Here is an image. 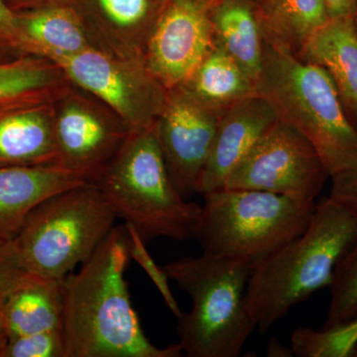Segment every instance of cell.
<instances>
[{"mask_svg": "<svg viewBox=\"0 0 357 357\" xmlns=\"http://www.w3.org/2000/svg\"><path fill=\"white\" fill-rule=\"evenodd\" d=\"M95 184L145 243L157 237L194 238L202 206L174 185L154 126L133 131Z\"/></svg>", "mask_w": 357, "mask_h": 357, "instance_id": "5", "label": "cell"}, {"mask_svg": "<svg viewBox=\"0 0 357 357\" xmlns=\"http://www.w3.org/2000/svg\"><path fill=\"white\" fill-rule=\"evenodd\" d=\"M76 0H6L7 6L10 7L14 13L33 10L41 7L73 6Z\"/></svg>", "mask_w": 357, "mask_h": 357, "instance_id": "30", "label": "cell"}, {"mask_svg": "<svg viewBox=\"0 0 357 357\" xmlns=\"http://www.w3.org/2000/svg\"><path fill=\"white\" fill-rule=\"evenodd\" d=\"M204 199L194 234L203 253L253 266L302 234L317 204L248 189H220Z\"/></svg>", "mask_w": 357, "mask_h": 357, "instance_id": "7", "label": "cell"}, {"mask_svg": "<svg viewBox=\"0 0 357 357\" xmlns=\"http://www.w3.org/2000/svg\"><path fill=\"white\" fill-rule=\"evenodd\" d=\"M86 183L57 165L0 167V236L13 239L42 202Z\"/></svg>", "mask_w": 357, "mask_h": 357, "instance_id": "16", "label": "cell"}, {"mask_svg": "<svg viewBox=\"0 0 357 357\" xmlns=\"http://www.w3.org/2000/svg\"><path fill=\"white\" fill-rule=\"evenodd\" d=\"M210 17L215 41L256 84L261 72L264 43L257 8L249 0H218Z\"/></svg>", "mask_w": 357, "mask_h": 357, "instance_id": "20", "label": "cell"}, {"mask_svg": "<svg viewBox=\"0 0 357 357\" xmlns=\"http://www.w3.org/2000/svg\"><path fill=\"white\" fill-rule=\"evenodd\" d=\"M356 241V215L330 197L317 202L304 231L252 268L246 306L256 328L267 333L292 307L330 287Z\"/></svg>", "mask_w": 357, "mask_h": 357, "instance_id": "2", "label": "cell"}, {"mask_svg": "<svg viewBox=\"0 0 357 357\" xmlns=\"http://www.w3.org/2000/svg\"><path fill=\"white\" fill-rule=\"evenodd\" d=\"M252 263L203 253L168 263L170 280L192 299L178 317V344L189 357H238L256 325L246 306Z\"/></svg>", "mask_w": 357, "mask_h": 357, "instance_id": "4", "label": "cell"}, {"mask_svg": "<svg viewBox=\"0 0 357 357\" xmlns=\"http://www.w3.org/2000/svg\"><path fill=\"white\" fill-rule=\"evenodd\" d=\"M57 166L95 183L132 131L105 103L70 82L54 102Z\"/></svg>", "mask_w": 357, "mask_h": 357, "instance_id": "9", "label": "cell"}, {"mask_svg": "<svg viewBox=\"0 0 357 357\" xmlns=\"http://www.w3.org/2000/svg\"><path fill=\"white\" fill-rule=\"evenodd\" d=\"M356 26H357V9H356Z\"/></svg>", "mask_w": 357, "mask_h": 357, "instance_id": "37", "label": "cell"}, {"mask_svg": "<svg viewBox=\"0 0 357 357\" xmlns=\"http://www.w3.org/2000/svg\"><path fill=\"white\" fill-rule=\"evenodd\" d=\"M215 44L210 10L169 0L148 41L144 64L164 88H176L194 74Z\"/></svg>", "mask_w": 357, "mask_h": 357, "instance_id": "12", "label": "cell"}, {"mask_svg": "<svg viewBox=\"0 0 357 357\" xmlns=\"http://www.w3.org/2000/svg\"><path fill=\"white\" fill-rule=\"evenodd\" d=\"M3 300L4 298H0V356H1V352L3 351L4 347L8 342V335H7L3 316Z\"/></svg>", "mask_w": 357, "mask_h": 357, "instance_id": "33", "label": "cell"}, {"mask_svg": "<svg viewBox=\"0 0 357 357\" xmlns=\"http://www.w3.org/2000/svg\"><path fill=\"white\" fill-rule=\"evenodd\" d=\"M16 20L27 56L56 61L86 51H102L74 6L20 11Z\"/></svg>", "mask_w": 357, "mask_h": 357, "instance_id": "17", "label": "cell"}, {"mask_svg": "<svg viewBox=\"0 0 357 357\" xmlns=\"http://www.w3.org/2000/svg\"><path fill=\"white\" fill-rule=\"evenodd\" d=\"M64 279L30 275L3 300V316L8 340L62 330Z\"/></svg>", "mask_w": 357, "mask_h": 357, "instance_id": "19", "label": "cell"}, {"mask_svg": "<svg viewBox=\"0 0 357 357\" xmlns=\"http://www.w3.org/2000/svg\"><path fill=\"white\" fill-rule=\"evenodd\" d=\"M300 58L330 75L347 114L357 121L356 16L330 18L307 41Z\"/></svg>", "mask_w": 357, "mask_h": 357, "instance_id": "18", "label": "cell"}, {"mask_svg": "<svg viewBox=\"0 0 357 357\" xmlns=\"http://www.w3.org/2000/svg\"><path fill=\"white\" fill-rule=\"evenodd\" d=\"M332 178L330 198L357 217V157L338 169Z\"/></svg>", "mask_w": 357, "mask_h": 357, "instance_id": "27", "label": "cell"}, {"mask_svg": "<svg viewBox=\"0 0 357 357\" xmlns=\"http://www.w3.org/2000/svg\"><path fill=\"white\" fill-rule=\"evenodd\" d=\"M7 102H8V100H7Z\"/></svg>", "mask_w": 357, "mask_h": 357, "instance_id": "38", "label": "cell"}, {"mask_svg": "<svg viewBox=\"0 0 357 357\" xmlns=\"http://www.w3.org/2000/svg\"><path fill=\"white\" fill-rule=\"evenodd\" d=\"M268 356L290 357L295 356L292 347H286L276 340H272L268 344Z\"/></svg>", "mask_w": 357, "mask_h": 357, "instance_id": "32", "label": "cell"}, {"mask_svg": "<svg viewBox=\"0 0 357 357\" xmlns=\"http://www.w3.org/2000/svg\"><path fill=\"white\" fill-rule=\"evenodd\" d=\"M0 357H65L62 330L10 338Z\"/></svg>", "mask_w": 357, "mask_h": 357, "instance_id": "25", "label": "cell"}, {"mask_svg": "<svg viewBox=\"0 0 357 357\" xmlns=\"http://www.w3.org/2000/svg\"><path fill=\"white\" fill-rule=\"evenodd\" d=\"M126 227L128 229L129 241H130V248H129L130 257L133 258L144 269V271L146 272L148 276L151 278L155 286L158 289L160 294L165 301L167 306L178 318L181 316L182 312H181L177 301L171 292L170 286H169L170 279L167 276L165 270L163 269V267H159L154 262L153 258L149 255L146 246H145L146 243L143 241L136 229L131 225H126Z\"/></svg>", "mask_w": 357, "mask_h": 357, "instance_id": "26", "label": "cell"}, {"mask_svg": "<svg viewBox=\"0 0 357 357\" xmlns=\"http://www.w3.org/2000/svg\"><path fill=\"white\" fill-rule=\"evenodd\" d=\"M178 86L220 114L258 93L255 82L217 41L194 74Z\"/></svg>", "mask_w": 357, "mask_h": 357, "instance_id": "21", "label": "cell"}, {"mask_svg": "<svg viewBox=\"0 0 357 357\" xmlns=\"http://www.w3.org/2000/svg\"><path fill=\"white\" fill-rule=\"evenodd\" d=\"M330 18L356 16L357 0H325Z\"/></svg>", "mask_w": 357, "mask_h": 357, "instance_id": "31", "label": "cell"}, {"mask_svg": "<svg viewBox=\"0 0 357 357\" xmlns=\"http://www.w3.org/2000/svg\"><path fill=\"white\" fill-rule=\"evenodd\" d=\"M116 218L100 187L86 183L38 204L13 237L14 248L28 273L63 280L96 252Z\"/></svg>", "mask_w": 357, "mask_h": 357, "instance_id": "6", "label": "cell"}, {"mask_svg": "<svg viewBox=\"0 0 357 357\" xmlns=\"http://www.w3.org/2000/svg\"><path fill=\"white\" fill-rule=\"evenodd\" d=\"M328 178L312 143L279 119L232 171L222 189L257 190L316 203Z\"/></svg>", "mask_w": 357, "mask_h": 357, "instance_id": "8", "label": "cell"}, {"mask_svg": "<svg viewBox=\"0 0 357 357\" xmlns=\"http://www.w3.org/2000/svg\"><path fill=\"white\" fill-rule=\"evenodd\" d=\"M126 225L114 227L77 273L64 279L65 357H178L180 344L150 342L124 278L130 259Z\"/></svg>", "mask_w": 357, "mask_h": 357, "instance_id": "1", "label": "cell"}, {"mask_svg": "<svg viewBox=\"0 0 357 357\" xmlns=\"http://www.w3.org/2000/svg\"><path fill=\"white\" fill-rule=\"evenodd\" d=\"M27 56L18 32L16 13L0 0V63L10 62Z\"/></svg>", "mask_w": 357, "mask_h": 357, "instance_id": "29", "label": "cell"}, {"mask_svg": "<svg viewBox=\"0 0 357 357\" xmlns=\"http://www.w3.org/2000/svg\"><path fill=\"white\" fill-rule=\"evenodd\" d=\"M2 239H8V238H6V237L0 236V241H2Z\"/></svg>", "mask_w": 357, "mask_h": 357, "instance_id": "36", "label": "cell"}, {"mask_svg": "<svg viewBox=\"0 0 357 357\" xmlns=\"http://www.w3.org/2000/svg\"><path fill=\"white\" fill-rule=\"evenodd\" d=\"M263 35L301 56L312 35L330 20L325 0H262Z\"/></svg>", "mask_w": 357, "mask_h": 357, "instance_id": "22", "label": "cell"}, {"mask_svg": "<svg viewBox=\"0 0 357 357\" xmlns=\"http://www.w3.org/2000/svg\"><path fill=\"white\" fill-rule=\"evenodd\" d=\"M331 302L323 328H340L357 319V241L335 268Z\"/></svg>", "mask_w": 357, "mask_h": 357, "instance_id": "24", "label": "cell"}, {"mask_svg": "<svg viewBox=\"0 0 357 357\" xmlns=\"http://www.w3.org/2000/svg\"><path fill=\"white\" fill-rule=\"evenodd\" d=\"M56 98L0 102V167L57 165Z\"/></svg>", "mask_w": 357, "mask_h": 357, "instance_id": "15", "label": "cell"}, {"mask_svg": "<svg viewBox=\"0 0 357 357\" xmlns=\"http://www.w3.org/2000/svg\"><path fill=\"white\" fill-rule=\"evenodd\" d=\"M69 84L62 68L49 59L24 56L0 63V102L55 98Z\"/></svg>", "mask_w": 357, "mask_h": 357, "instance_id": "23", "label": "cell"}, {"mask_svg": "<svg viewBox=\"0 0 357 357\" xmlns=\"http://www.w3.org/2000/svg\"><path fill=\"white\" fill-rule=\"evenodd\" d=\"M279 121L272 103L256 93L232 105L220 119L198 194L222 189L225 181L260 138Z\"/></svg>", "mask_w": 357, "mask_h": 357, "instance_id": "14", "label": "cell"}, {"mask_svg": "<svg viewBox=\"0 0 357 357\" xmlns=\"http://www.w3.org/2000/svg\"><path fill=\"white\" fill-rule=\"evenodd\" d=\"M68 79L105 103L131 131L152 128L167 91L143 63L91 50L58 59Z\"/></svg>", "mask_w": 357, "mask_h": 357, "instance_id": "10", "label": "cell"}, {"mask_svg": "<svg viewBox=\"0 0 357 357\" xmlns=\"http://www.w3.org/2000/svg\"><path fill=\"white\" fill-rule=\"evenodd\" d=\"M168 1L76 0L73 6L100 50L144 64L148 41Z\"/></svg>", "mask_w": 357, "mask_h": 357, "instance_id": "13", "label": "cell"}, {"mask_svg": "<svg viewBox=\"0 0 357 357\" xmlns=\"http://www.w3.org/2000/svg\"><path fill=\"white\" fill-rule=\"evenodd\" d=\"M184 1L190 2V3L196 4V6L203 7V8L211 10V7L215 6L218 0H184Z\"/></svg>", "mask_w": 357, "mask_h": 357, "instance_id": "34", "label": "cell"}, {"mask_svg": "<svg viewBox=\"0 0 357 357\" xmlns=\"http://www.w3.org/2000/svg\"><path fill=\"white\" fill-rule=\"evenodd\" d=\"M30 275L20 261L13 239L0 241V298H6Z\"/></svg>", "mask_w": 357, "mask_h": 357, "instance_id": "28", "label": "cell"}, {"mask_svg": "<svg viewBox=\"0 0 357 357\" xmlns=\"http://www.w3.org/2000/svg\"><path fill=\"white\" fill-rule=\"evenodd\" d=\"M352 357H357V344L356 347H354V351L351 352Z\"/></svg>", "mask_w": 357, "mask_h": 357, "instance_id": "35", "label": "cell"}, {"mask_svg": "<svg viewBox=\"0 0 357 357\" xmlns=\"http://www.w3.org/2000/svg\"><path fill=\"white\" fill-rule=\"evenodd\" d=\"M222 114L199 102L182 86L167 91L155 132L174 185L185 199L198 194L199 177Z\"/></svg>", "mask_w": 357, "mask_h": 357, "instance_id": "11", "label": "cell"}, {"mask_svg": "<svg viewBox=\"0 0 357 357\" xmlns=\"http://www.w3.org/2000/svg\"><path fill=\"white\" fill-rule=\"evenodd\" d=\"M256 88L272 103L279 119L312 143L330 176L357 157V128L323 68L264 36Z\"/></svg>", "mask_w": 357, "mask_h": 357, "instance_id": "3", "label": "cell"}]
</instances>
